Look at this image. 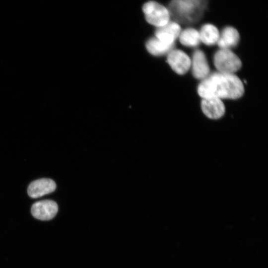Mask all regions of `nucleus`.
I'll use <instances>...</instances> for the list:
<instances>
[{"label":"nucleus","instance_id":"obj_1","mask_svg":"<svg viewBox=\"0 0 268 268\" xmlns=\"http://www.w3.org/2000/svg\"><path fill=\"white\" fill-rule=\"evenodd\" d=\"M198 93L202 98L237 99L244 93L243 84L235 74L215 72L209 74L199 84Z\"/></svg>","mask_w":268,"mask_h":268},{"label":"nucleus","instance_id":"obj_2","mask_svg":"<svg viewBox=\"0 0 268 268\" xmlns=\"http://www.w3.org/2000/svg\"><path fill=\"white\" fill-rule=\"evenodd\" d=\"M208 2L209 0H171L168 9L176 22L190 25L202 18Z\"/></svg>","mask_w":268,"mask_h":268},{"label":"nucleus","instance_id":"obj_3","mask_svg":"<svg viewBox=\"0 0 268 268\" xmlns=\"http://www.w3.org/2000/svg\"><path fill=\"white\" fill-rule=\"evenodd\" d=\"M214 65L218 72L234 74L242 66L240 58L230 49H220L213 56Z\"/></svg>","mask_w":268,"mask_h":268},{"label":"nucleus","instance_id":"obj_4","mask_svg":"<svg viewBox=\"0 0 268 268\" xmlns=\"http://www.w3.org/2000/svg\"><path fill=\"white\" fill-rule=\"evenodd\" d=\"M146 21L156 28L166 25L170 19L169 10L163 5L154 0L145 2L142 6Z\"/></svg>","mask_w":268,"mask_h":268},{"label":"nucleus","instance_id":"obj_5","mask_svg":"<svg viewBox=\"0 0 268 268\" xmlns=\"http://www.w3.org/2000/svg\"><path fill=\"white\" fill-rule=\"evenodd\" d=\"M167 62L177 74H184L190 69L191 59L182 50L172 49L167 56Z\"/></svg>","mask_w":268,"mask_h":268},{"label":"nucleus","instance_id":"obj_6","mask_svg":"<svg viewBox=\"0 0 268 268\" xmlns=\"http://www.w3.org/2000/svg\"><path fill=\"white\" fill-rule=\"evenodd\" d=\"M58 211L57 203L52 200H43L35 202L31 206L33 216L41 220H49L53 218Z\"/></svg>","mask_w":268,"mask_h":268},{"label":"nucleus","instance_id":"obj_7","mask_svg":"<svg viewBox=\"0 0 268 268\" xmlns=\"http://www.w3.org/2000/svg\"><path fill=\"white\" fill-rule=\"evenodd\" d=\"M192 72L194 77L202 80L208 76L210 67L204 53L201 50H195L191 60Z\"/></svg>","mask_w":268,"mask_h":268},{"label":"nucleus","instance_id":"obj_8","mask_svg":"<svg viewBox=\"0 0 268 268\" xmlns=\"http://www.w3.org/2000/svg\"><path fill=\"white\" fill-rule=\"evenodd\" d=\"M181 31L178 23L170 20L166 25L156 28L155 37L166 44L175 45Z\"/></svg>","mask_w":268,"mask_h":268},{"label":"nucleus","instance_id":"obj_9","mask_svg":"<svg viewBox=\"0 0 268 268\" xmlns=\"http://www.w3.org/2000/svg\"><path fill=\"white\" fill-rule=\"evenodd\" d=\"M201 108L204 114L211 119H218L224 114L225 106L221 99L211 97L202 98Z\"/></svg>","mask_w":268,"mask_h":268},{"label":"nucleus","instance_id":"obj_10","mask_svg":"<svg viewBox=\"0 0 268 268\" xmlns=\"http://www.w3.org/2000/svg\"><path fill=\"white\" fill-rule=\"evenodd\" d=\"M56 188V184L53 180L42 178L32 182L27 192L31 198L36 199L54 192Z\"/></svg>","mask_w":268,"mask_h":268},{"label":"nucleus","instance_id":"obj_11","mask_svg":"<svg viewBox=\"0 0 268 268\" xmlns=\"http://www.w3.org/2000/svg\"><path fill=\"white\" fill-rule=\"evenodd\" d=\"M239 40L238 30L232 26H228L222 29L216 44L220 49L230 50L238 45Z\"/></svg>","mask_w":268,"mask_h":268},{"label":"nucleus","instance_id":"obj_12","mask_svg":"<svg viewBox=\"0 0 268 268\" xmlns=\"http://www.w3.org/2000/svg\"><path fill=\"white\" fill-rule=\"evenodd\" d=\"M201 41L207 46L217 43L220 33L217 27L210 23L203 24L199 31Z\"/></svg>","mask_w":268,"mask_h":268},{"label":"nucleus","instance_id":"obj_13","mask_svg":"<svg viewBox=\"0 0 268 268\" xmlns=\"http://www.w3.org/2000/svg\"><path fill=\"white\" fill-rule=\"evenodd\" d=\"M148 52L155 56H161L166 54L173 49L174 45L166 44L155 36L149 38L145 44Z\"/></svg>","mask_w":268,"mask_h":268},{"label":"nucleus","instance_id":"obj_14","mask_svg":"<svg viewBox=\"0 0 268 268\" xmlns=\"http://www.w3.org/2000/svg\"><path fill=\"white\" fill-rule=\"evenodd\" d=\"M178 38L183 45L188 47H197L201 42L199 31L192 27L181 31Z\"/></svg>","mask_w":268,"mask_h":268}]
</instances>
